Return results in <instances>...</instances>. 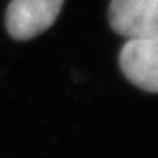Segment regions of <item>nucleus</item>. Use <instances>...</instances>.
I'll return each instance as SVG.
<instances>
[{
  "label": "nucleus",
  "instance_id": "1",
  "mask_svg": "<svg viewBox=\"0 0 158 158\" xmlns=\"http://www.w3.org/2000/svg\"><path fill=\"white\" fill-rule=\"evenodd\" d=\"M108 23L127 40L158 38V0H111Z\"/></svg>",
  "mask_w": 158,
  "mask_h": 158
},
{
  "label": "nucleus",
  "instance_id": "2",
  "mask_svg": "<svg viewBox=\"0 0 158 158\" xmlns=\"http://www.w3.org/2000/svg\"><path fill=\"white\" fill-rule=\"evenodd\" d=\"M64 0H12L6 10V29L12 38L27 41L43 34L59 18Z\"/></svg>",
  "mask_w": 158,
  "mask_h": 158
},
{
  "label": "nucleus",
  "instance_id": "3",
  "mask_svg": "<svg viewBox=\"0 0 158 158\" xmlns=\"http://www.w3.org/2000/svg\"><path fill=\"white\" fill-rule=\"evenodd\" d=\"M118 66L135 86L158 94V38L127 40L118 54Z\"/></svg>",
  "mask_w": 158,
  "mask_h": 158
}]
</instances>
